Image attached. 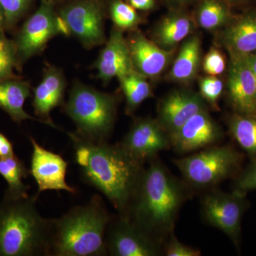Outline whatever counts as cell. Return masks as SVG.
Segmentation results:
<instances>
[{"instance_id": "1", "label": "cell", "mask_w": 256, "mask_h": 256, "mask_svg": "<svg viewBox=\"0 0 256 256\" xmlns=\"http://www.w3.org/2000/svg\"><path fill=\"white\" fill-rule=\"evenodd\" d=\"M68 136L84 181L104 194L121 215H126L144 170L142 163L120 146L90 142L76 133Z\"/></svg>"}, {"instance_id": "2", "label": "cell", "mask_w": 256, "mask_h": 256, "mask_svg": "<svg viewBox=\"0 0 256 256\" xmlns=\"http://www.w3.org/2000/svg\"><path fill=\"white\" fill-rule=\"evenodd\" d=\"M183 198L178 182L161 162L153 161L143 170L124 216L149 235L165 233L172 228Z\"/></svg>"}, {"instance_id": "3", "label": "cell", "mask_w": 256, "mask_h": 256, "mask_svg": "<svg viewBox=\"0 0 256 256\" xmlns=\"http://www.w3.org/2000/svg\"><path fill=\"white\" fill-rule=\"evenodd\" d=\"M110 220L102 198L94 195L86 205L74 207L53 220L50 256H105L106 230Z\"/></svg>"}, {"instance_id": "4", "label": "cell", "mask_w": 256, "mask_h": 256, "mask_svg": "<svg viewBox=\"0 0 256 256\" xmlns=\"http://www.w3.org/2000/svg\"><path fill=\"white\" fill-rule=\"evenodd\" d=\"M37 198L5 195L0 205V256H50L53 220L37 212Z\"/></svg>"}, {"instance_id": "5", "label": "cell", "mask_w": 256, "mask_h": 256, "mask_svg": "<svg viewBox=\"0 0 256 256\" xmlns=\"http://www.w3.org/2000/svg\"><path fill=\"white\" fill-rule=\"evenodd\" d=\"M118 104L116 96L76 82L64 111L76 126L77 136L90 142H102L112 132Z\"/></svg>"}, {"instance_id": "6", "label": "cell", "mask_w": 256, "mask_h": 256, "mask_svg": "<svg viewBox=\"0 0 256 256\" xmlns=\"http://www.w3.org/2000/svg\"><path fill=\"white\" fill-rule=\"evenodd\" d=\"M240 162V154L230 146H212L174 160L184 178L198 188L220 183L233 174Z\"/></svg>"}, {"instance_id": "7", "label": "cell", "mask_w": 256, "mask_h": 256, "mask_svg": "<svg viewBox=\"0 0 256 256\" xmlns=\"http://www.w3.org/2000/svg\"><path fill=\"white\" fill-rule=\"evenodd\" d=\"M55 6L48 0H41L40 8L18 32L13 42L20 67L32 57L42 53L54 37L70 36L68 28Z\"/></svg>"}, {"instance_id": "8", "label": "cell", "mask_w": 256, "mask_h": 256, "mask_svg": "<svg viewBox=\"0 0 256 256\" xmlns=\"http://www.w3.org/2000/svg\"><path fill=\"white\" fill-rule=\"evenodd\" d=\"M58 12L70 36L84 48L90 50L106 44L105 6L102 0H70Z\"/></svg>"}, {"instance_id": "9", "label": "cell", "mask_w": 256, "mask_h": 256, "mask_svg": "<svg viewBox=\"0 0 256 256\" xmlns=\"http://www.w3.org/2000/svg\"><path fill=\"white\" fill-rule=\"evenodd\" d=\"M245 194L234 191L210 192L202 201V212L208 224L220 229L235 244L242 232V220L246 207Z\"/></svg>"}, {"instance_id": "10", "label": "cell", "mask_w": 256, "mask_h": 256, "mask_svg": "<svg viewBox=\"0 0 256 256\" xmlns=\"http://www.w3.org/2000/svg\"><path fill=\"white\" fill-rule=\"evenodd\" d=\"M107 254L114 256H156L159 249L151 236L127 216L110 220L106 234Z\"/></svg>"}, {"instance_id": "11", "label": "cell", "mask_w": 256, "mask_h": 256, "mask_svg": "<svg viewBox=\"0 0 256 256\" xmlns=\"http://www.w3.org/2000/svg\"><path fill=\"white\" fill-rule=\"evenodd\" d=\"M120 146L134 160L143 164L159 152L168 149L171 142L170 134L158 120L146 118L136 119L133 122Z\"/></svg>"}, {"instance_id": "12", "label": "cell", "mask_w": 256, "mask_h": 256, "mask_svg": "<svg viewBox=\"0 0 256 256\" xmlns=\"http://www.w3.org/2000/svg\"><path fill=\"white\" fill-rule=\"evenodd\" d=\"M30 141L33 152L30 172L38 185L37 196L47 190H63L75 194L76 188L66 182L68 162L60 154L47 150L38 144L33 138H30Z\"/></svg>"}, {"instance_id": "13", "label": "cell", "mask_w": 256, "mask_h": 256, "mask_svg": "<svg viewBox=\"0 0 256 256\" xmlns=\"http://www.w3.org/2000/svg\"><path fill=\"white\" fill-rule=\"evenodd\" d=\"M206 110V102L200 94L188 89H178L160 100L158 120L170 136L194 116Z\"/></svg>"}, {"instance_id": "14", "label": "cell", "mask_w": 256, "mask_h": 256, "mask_svg": "<svg viewBox=\"0 0 256 256\" xmlns=\"http://www.w3.org/2000/svg\"><path fill=\"white\" fill-rule=\"evenodd\" d=\"M222 136V128L206 110L194 116L170 137L175 150L184 154L214 144Z\"/></svg>"}, {"instance_id": "15", "label": "cell", "mask_w": 256, "mask_h": 256, "mask_svg": "<svg viewBox=\"0 0 256 256\" xmlns=\"http://www.w3.org/2000/svg\"><path fill=\"white\" fill-rule=\"evenodd\" d=\"M227 90L229 101L238 114H256V80L244 56L229 55Z\"/></svg>"}, {"instance_id": "16", "label": "cell", "mask_w": 256, "mask_h": 256, "mask_svg": "<svg viewBox=\"0 0 256 256\" xmlns=\"http://www.w3.org/2000/svg\"><path fill=\"white\" fill-rule=\"evenodd\" d=\"M133 68L148 78L161 75L169 66L174 52L162 48L137 30H131L127 37Z\"/></svg>"}, {"instance_id": "17", "label": "cell", "mask_w": 256, "mask_h": 256, "mask_svg": "<svg viewBox=\"0 0 256 256\" xmlns=\"http://www.w3.org/2000/svg\"><path fill=\"white\" fill-rule=\"evenodd\" d=\"M94 66L97 70V78L106 84L134 70L124 31L116 28L111 30L108 40Z\"/></svg>"}, {"instance_id": "18", "label": "cell", "mask_w": 256, "mask_h": 256, "mask_svg": "<svg viewBox=\"0 0 256 256\" xmlns=\"http://www.w3.org/2000/svg\"><path fill=\"white\" fill-rule=\"evenodd\" d=\"M217 36V44L228 55L246 56L256 52V6L248 8L232 22Z\"/></svg>"}, {"instance_id": "19", "label": "cell", "mask_w": 256, "mask_h": 256, "mask_svg": "<svg viewBox=\"0 0 256 256\" xmlns=\"http://www.w3.org/2000/svg\"><path fill=\"white\" fill-rule=\"evenodd\" d=\"M66 82L63 70L48 65L44 70L41 82L34 90L33 107L35 114L44 124L58 128L52 120L50 114L55 108L63 105Z\"/></svg>"}, {"instance_id": "20", "label": "cell", "mask_w": 256, "mask_h": 256, "mask_svg": "<svg viewBox=\"0 0 256 256\" xmlns=\"http://www.w3.org/2000/svg\"><path fill=\"white\" fill-rule=\"evenodd\" d=\"M196 23L183 8H170L152 31V41L163 50L174 52L181 42L193 34Z\"/></svg>"}, {"instance_id": "21", "label": "cell", "mask_w": 256, "mask_h": 256, "mask_svg": "<svg viewBox=\"0 0 256 256\" xmlns=\"http://www.w3.org/2000/svg\"><path fill=\"white\" fill-rule=\"evenodd\" d=\"M202 64V41L198 34L188 37L180 47L166 80L180 84H188L196 78Z\"/></svg>"}, {"instance_id": "22", "label": "cell", "mask_w": 256, "mask_h": 256, "mask_svg": "<svg viewBox=\"0 0 256 256\" xmlns=\"http://www.w3.org/2000/svg\"><path fill=\"white\" fill-rule=\"evenodd\" d=\"M30 95L31 86L30 82L18 78L0 82V108L18 124L25 120H34L41 122L40 120L32 117L24 109L25 100Z\"/></svg>"}, {"instance_id": "23", "label": "cell", "mask_w": 256, "mask_h": 256, "mask_svg": "<svg viewBox=\"0 0 256 256\" xmlns=\"http://www.w3.org/2000/svg\"><path fill=\"white\" fill-rule=\"evenodd\" d=\"M232 8L224 0H200L192 16L200 28L216 31L225 28L235 18Z\"/></svg>"}, {"instance_id": "24", "label": "cell", "mask_w": 256, "mask_h": 256, "mask_svg": "<svg viewBox=\"0 0 256 256\" xmlns=\"http://www.w3.org/2000/svg\"><path fill=\"white\" fill-rule=\"evenodd\" d=\"M126 100V114H132L146 99L152 96L148 78L136 70L118 78Z\"/></svg>"}, {"instance_id": "25", "label": "cell", "mask_w": 256, "mask_h": 256, "mask_svg": "<svg viewBox=\"0 0 256 256\" xmlns=\"http://www.w3.org/2000/svg\"><path fill=\"white\" fill-rule=\"evenodd\" d=\"M230 134L238 146L254 159L256 158V114H238L228 120Z\"/></svg>"}, {"instance_id": "26", "label": "cell", "mask_w": 256, "mask_h": 256, "mask_svg": "<svg viewBox=\"0 0 256 256\" xmlns=\"http://www.w3.org/2000/svg\"><path fill=\"white\" fill-rule=\"evenodd\" d=\"M30 172L22 162L18 156L0 158V174L8 184L6 196L14 198H24L28 196V186L23 183V180L28 178Z\"/></svg>"}, {"instance_id": "27", "label": "cell", "mask_w": 256, "mask_h": 256, "mask_svg": "<svg viewBox=\"0 0 256 256\" xmlns=\"http://www.w3.org/2000/svg\"><path fill=\"white\" fill-rule=\"evenodd\" d=\"M109 14L114 28L120 30H134L142 23V18L126 0H110Z\"/></svg>"}, {"instance_id": "28", "label": "cell", "mask_w": 256, "mask_h": 256, "mask_svg": "<svg viewBox=\"0 0 256 256\" xmlns=\"http://www.w3.org/2000/svg\"><path fill=\"white\" fill-rule=\"evenodd\" d=\"M4 32L0 28V82L18 78L14 70L20 68L14 42L6 36Z\"/></svg>"}, {"instance_id": "29", "label": "cell", "mask_w": 256, "mask_h": 256, "mask_svg": "<svg viewBox=\"0 0 256 256\" xmlns=\"http://www.w3.org/2000/svg\"><path fill=\"white\" fill-rule=\"evenodd\" d=\"M34 0H0L4 15L5 31H10L25 16Z\"/></svg>"}, {"instance_id": "30", "label": "cell", "mask_w": 256, "mask_h": 256, "mask_svg": "<svg viewBox=\"0 0 256 256\" xmlns=\"http://www.w3.org/2000/svg\"><path fill=\"white\" fill-rule=\"evenodd\" d=\"M224 84L218 76H207L200 80V94L206 104L216 108L217 104L223 94Z\"/></svg>"}, {"instance_id": "31", "label": "cell", "mask_w": 256, "mask_h": 256, "mask_svg": "<svg viewBox=\"0 0 256 256\" xmlns=\"http://www.w3.org/2000/svg\"><path fill=\"white\" fill-rule=\"evenodd\" d=\"M202 68L208 76H218L226 69V58L217 47H212L202 60Z\"/></svg>"}, {"instance_id": "32", "label": "cell", "mask_w": 256, "mask_h": 256, "mask_svg": "<svg viewBox=\"0 0 256 256\" xmlns=\"http://www.w3.org/2000/svg\"><path fill=\"white\" fill-rule=\"evenodd\" d=\"M256 190V158L234 184V191L246 194L247 192Z\"/></svg>"}, {"instance_id": "33", "label": "cell", "mask_w": 256, "mask_h": 256, "mask_svg": "<svg viewBox=\"0 0 256 256\" xmlns=\"http://www.w3.org/2000/svg\"><path fill=\"white\" fill-rule=\"evenodd\" d=\"M201 252L198 249L188 246L178 242V239L172 238L166 248L168 256H198Z\"/></svg>"}, {"instance_id": "34", "label": "cell", "mask_w": 256, "mask_h": 256, "mask_svg": "<svg viewBox=\"0 0 256 256\" xmlns=\"http://www.w3.org/2000/svg\"><path fill=\"white\" fill-rule=\"evenodd\" d=\"M134 9L140 11H150L156 6V0H126Z\"/></svg>"}, {"instance_id": "35", "label": "cell", "mask_w": 256, "mask_h": 256, "mask_svg": "<svg viewBox=\"0 0 256 256\" xmlns=\"http://www.w3.org/2000/svg\"><path fill=\"white\" fill-rule=\"evenodd\" d=\"M14 156L12 143L4 134L0 132V158H5Z\"/></svg>"}, {"instance_id": "36", "label": "cell", "mask_w": 256, "mask_h": 256, "mask_svg": "<svg viewBox=\"0 0 256 256\" xmlns=\"http://www.w3.org/2000/svg\"><path fill=\"white\" fill-rule=\"evenodd\" d=\"M170 8H183L193 4H196L200 0H163Z\"/></svg>"}, {"instance_id": "37", "label": "cell", "mask_w": 256, "mask_h": 256, "mask_svg": "<svg viewBox=\"0 0 256 256\" xmlns=\"http://www.w3.org/2000/svg\"><path fill=\"white\" fill-rule=\"evenodd\" d=\"M232 8L234 6H245L252 4L256 0H224Z\"/></svg>"}, {"instance_id": "38", "label": "cell", "mask_w": 256, "mask_h": 256, "mask_svg": "<svg viewBox=\"0 0 256 256\" xmlns=\"http://www.w3.org/2000/svg\"><path fill=\"white\" fill-rule=\"evenodd\" d=\"M244 56L245 57L249 66L252 69L256 80V52Z\"/></svg>"}, {"instance_id": "39", "label": "cell", "mask_w": 256, "mask_h": 256, "mask_svg": "<svg viewBox=\"0 0 256 256\" xmlns=\"http://www.w3.org/2000/svg\"><path fill=\"white\" fill-rule=\"evenodd\" d=\"M4 15L2 8L0 5V28H4Z\"/></svg>"}, {"instance_id": "40", "label": "cell", "mask_w": 256, "mask_h": 256, "mask_svg": "<svg viewBox=\"0 0 256 256\" xmlns=\"http://www.w3.org/2000/svg\"><path fill=\"white\" fill-rule=\"evenodd\" d=\"M50 2L54 3L55 5L58 4V3L62 2L70 1V0H48Z\"/></svg>"}]
</instances>
